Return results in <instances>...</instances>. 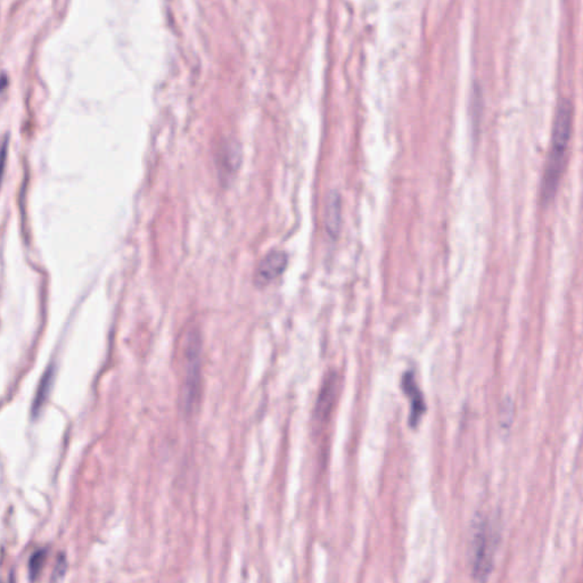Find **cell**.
<instances>
[{"instance_id": "obj_7", "label": "cell", "mask_w": 583, "mask_h": 583, "mask_svg": "<svg viewBox=\"0 0 583 583\" xmlns=\"http://www.w3.org/2000/svg\"><path fill=\"white\" fill-rule=\"evenodd\" d=\"M46 559H47L46 549H38L32 554L30 561H29V577H30V580H37L38 577L40 575L41 571H42V568H44Z\"/></svg>"}, {"instance_id": "obj_3", "label": "cell", "mask_w": 583, "mask_h": 583, "mask_svg": "<svg viewBox=\"0 0 583 583\" xmlns=\"http://www.w3.org/2000/svg\"><path fill=\"white\" fill-rule=\"evenodd\" d=\"M186 378H185V400L187 405H192L195 399V393L199 384V374H200V339L196 333L188 335L186 344Z\"/></svg>"}, {"instance_id": "obj_4", "label": "cell", "mask_w": 583, "mask_h": 583, "mask_svg": "<svg viewBox=\"0 0 583 583\" xmlns=\"http://www.w3.org/2000/svg\"><path fill=\"white\" fill-rule=\"evenodd\" d=\"M287 265V256L281 251H272L260 262L256 270V283L265 286L279 277Z\"/></svg>"}, {"instance_id": "obj_6", "label": "cell", "mask_w": 583, "mask_h": 583, "mask_svg": "<svg viewBox=\"0 0 583 583\" xmlns=\"http://www.w3.org/2000/svg\"><path fill=\"white\" fill-rule=\"evenodd\" d=\"M341 224V202L340 197L336 193H331L326 202L325 210V225L328 233L336 235L340 231Z\"/></svg>"}, {"instance_id": "obj_1", "label": "cell", "mask_w": 583, "mask_h": 583, "mask_svg": "<svg viewBox=\"0 0 583 583\" xmlns=\"http://www.w3.org/2000/svg\"><path fill=\"white\" fill-rule=\"evenodd\" d=\"M573 104L568 98H561L556 109L552 127V143L547 155L546 166L543 172L541 195L545 201L554 196L564 169L565 154L572 130Z\"/></svg>"}, {"instance_id": "obj_2", "label": "cell", "mask_w": 583, "mask_h": 583, "mask_svg": "<svg viewBox=\"0 0 583 583\" xmlns=\"http://www.w3.org/2000/svg\"><path fill=\"white\" fill-rule=\"evenodd\" d=\"M497 549V536L487 518H477L469 543V564L473 577L484 582L492 572Z\"/></svg>"}, {"instance_id": "obj_8", "label": "cell", "mask_w": 583, "mask_h": 583, "mask_svg": "<svg viewBox=\"0 0 583 583\" xmlns=\"http://www.w3.org/2000/svg\"><path fill=\"white\" fill-rule=\"evenodd\" d=\"M50 378H52V371H48L47 375L45 376L44 380H42V383H41L40 389H39V393L36 396V401L33 403V410H35V412H38V410L41 408V405L44 403V396H47V391L49 390L50 382H52Z\"/></svg>"}, {"instance_id": "obj_9", "label": "cell", "mask_w": 583, "mask_h": 583, "mask_svg": "<svg viewBox=\"0 0 583 583\" xmlns=\"http://www.w3.org/2000/svg\"><path fill=\"white\" fill-rule=\"evenodd\" d=\"M65 557L63 559V557H60L59 559V561H57V566L56 570L54 572V577L56 579L59 575H63L64 572H65Z\"/></svg>"}, {"instance_id": "obj_5", "label": "cell", "mask_w": 583, "mask_h": 583, "mask_svg": "<svg viewBox=\"0 0 583 583\" xmlns=\"http://www.w3.org/2000/svg\"><path fill=\"white\" fill-rule=\"evenodd\" d=\"M403 389L405 394L408 396L412 403V412H410V424L412 426H416L418 421H421V416L425 412V401L421 394V390L418 389L417 384H416L415 378L412 373H407L403 376Z\"/></svg>"}]
</instances>
